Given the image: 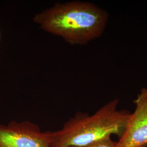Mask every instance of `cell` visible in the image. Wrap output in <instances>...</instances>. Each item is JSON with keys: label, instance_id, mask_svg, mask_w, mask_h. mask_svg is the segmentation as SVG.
<instances>
[{"label": "cell", "instance_id": "7a4b0ae2", "mask_svg": "<svg viewBox=\"0 0 147 147\" xmlns=\"http://www.w3.org/2000/svg\"><path fill=\"white\" fill-rule=\"evenodd\" d=\"M119 103L118 99L112 100L92 115L78 112L62 129L52 132L51 147H83L112 135L120 138L131 112L119 110Z\"/></svg>", "mask_w": 147, "mask_h": 147}, {"label": "cell", "instance_id": "3957f363", "mask_svg": "<svg viewBox=\"0 0 147 147\" xmlns=\"http://www.w3.org/2000/svg\"><path fill=\"white\" fill-rule=\"evenodd\" d=\"M51 131L42 132L29 121L0 125V147H51Z\"/></svg>", "mask_w": 147, "mask_h": 147}, {"label": "cell", "instance_id": "52a82bcc", "mask_svg": "<svg viewBox=\"0 0 147 147\" xmlns=\"http://www.w3.org/2000/svg\"></svg>", "mask_w": 147, "mask_h": 147}, {"label": "cell", "instance_id": "5b68a950", "mask_svg": "<svg viewBox=\"0 0 147 147\" xmlns=\"http://www.w3.org/2000/svg\"><path fill=\"white\" fill-rule=\"evenodd\" d=\"M83 147H118L117 142L111 140V137H107L90 143Z\"/></svg>", "mask_w": 147, "mask_h": 147}, {"label": "cell", "instance_id": "8992f818", "mask_svg": "<svg viewBox=\"0 0 147 147\" xmlns=\"http://www.w3.org/2000/svg\"><path fill=\"white\" fill-rule=\"evenodd\" d=\"M147 147V146H142V147Z\"/></svg>", "mask_w": 147, "mask_h": 147}, {"label": "cell", "instance_id": "6da1fadb", "mask_svg": "<svg viewBox=\"0 0 147 147\" xmlns=\"http://www.w3.org/2000/svg\"><path fill=\"white\" fill-rule=\"evenodd\" d=\"M109 15L89 2L56 3L38 13L33 22L45 31L62 38L72 45H83L104 32Z\"/></svg>", "mask_w": 147, "mask_h": 147}, {"label": "cell", "instance_id": "277c9868", "mask_svg": "<svg viewBox=\"0 0 147 147\" xmlns=\"http://www.w3.org/2000/svg\"><path fill=\"white\" fill-rule=\"evenodd\" d=\"M134 102L135 109L117 142L118 147L147 146V88L141 89Z\"/></svg>", "mask_w": 147, "mask_h": 147}]
</instances>
